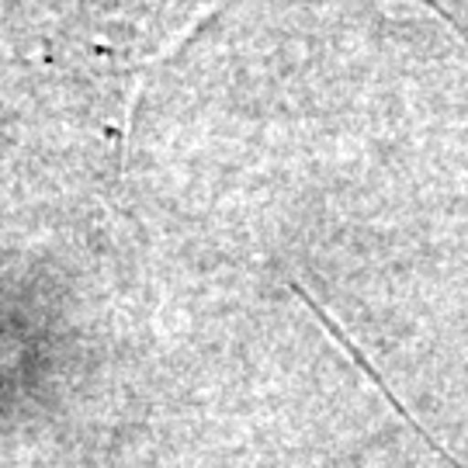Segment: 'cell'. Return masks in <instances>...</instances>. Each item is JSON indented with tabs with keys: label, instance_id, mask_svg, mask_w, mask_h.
Wrapping results in <instances>:
<instances>
[{
	"label": "cell",
	"instance_id": "6da1fadb",
	"mask_svg": "<svg viewBox=\"0 0 468 468\" xmlns=\"http://www.w3.org/2000/svg\"><path fill=\"white\" fill-rule=\"evenodd\" d=\"M423 4H431L437 15L448 17L454 25V32L468 42V0H423Z\"/></svg>",
	"mask_w": 468,
	"mask_h": 468
}]
</instances>
